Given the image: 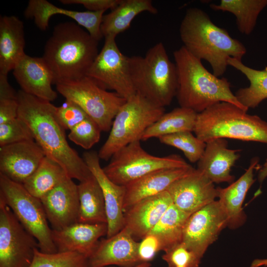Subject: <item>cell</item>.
I'll list each match as a JSON object with an SVG mask.
<instances>
[{
	"label": "cell",
	"mask_w": 267,
	"mask_h": 267,
	"mask_svg": "<svg viewBox=\"0 0 267 267\" xmlns=\"http://www.w3.org/2000/svg\"><path fill=\"white\" fill-rule=\"evenodd\" d=\"M23 22L15 16L0 18V75L7 76L26 54Z\"/></svg>",
	"instance_id": "484cf974"
},
{
	"label": "cell",
	"mask_w": 267,
	"mask_h": 267,
	"mask_svg": "<svg viewBox=\"0 0 267 267\" xmlns=\"http://www.w3.org/2000/svg\"><path fill=\"white\" fill-rule=\"evenodd\" d=\"M29 140H35L32 131L18 117L0 124V146Z\"/></svg>",
	"instance_id": "8d00e7d4"
},
{
	"label": "cell",
	"mask_w": 267,
	"mask_h": 267,
	"mask_svg": "<svg viewBox=\"0 0 267 267\" xmlns=\"http://www.w3.org/2000/svg\"><path fill=\"white\" fill-rule=\"evenodd\" d=\"M228 64L243 74L250 82L248 87L240 88L234 94L243 106L248 109L254 108L267 98V67L261 70L255 69L232 57Z\"/></svg>",
	"instance_id": "f1b7e54d"
},
{
	"label": "cell",
	"mask_w": 267,
	"mask_h": 267,
	"mask_svg": "<svg viewBox=\"0 0 267 267\" xmlns=\"http://www.w3.org/2000/svg\"><path fill=\"white\" fill-rule=\"evenodd\" d=\"M267 6V0H222L219 4L210 5L213 10L234 14L238 30L246 35L253 32L259 14Z\"/></svg>",
	"instance_id": "1f68e13d"
},
{
	"label": "cell",
	"mask_w": 267,
	"mask_h": 267,
	"mask_svg": "<svg viewBox=\"0 0 267 267\" xmlns=\"http://www.w3.org/2000/svg\"><path fill=\"white\" fill-rule=\"evenodd\" d=\"M143 12L155 14L158 10L150 0H121L114 9L103 17L101 31L103 37H116L127 30L133 19Z\"/></svg>",
	"instance_id": "4316f807"
},
{
	"label": "cell",
	"mask_w": 267,
	"mask_h": 267,
	"mask_svg": "<svg viewBox=\"0 0 267 267\" xmlns=\"http://www.w3.org/2000/svg\"><path fill=\"white\" fill-rule=\"evenodd\" d=\"M193 132L205 142L228 138L267 144V122L226 102L217 103L198 113Z\"/></svg>",
	"instance_id": "5b68a950"
},
{
	"label": "cell",
	"mask_w": 267,
	"mask_h": 267,
	"mask_svg": "<svg viewBox=\"0 0 267 267\" xmlns=\"http://www.w3.org/2000/svg\"><path fill=\"white\" fill-rule=\"evenodd\" d=\"M77 186L80 203L78 222L107 223L102 191L93 175L80 182Z\"/></svg>",
	"instance_id": "83f0119b"
},
{
	"label": "cell",
	"mask_w": 267,
	"mask_h": 267,
	"mask_svg": "<svg viewBox=\"0 0 267 267\" xmlns=\"http://www.w3.org/2000/svg\"><path fill=\"white\" fill-rule=\"evenodd\" d=\"M13 75L24 92L50 102L57 98L51 87L53 75L43 57L26 54L13 68Z\"/></svg>",
	"instance_id": "ffe728a7"
},
{
	"label": "cell",
	"mask_w": 267,
	"mask_h": 267,
	"mask_svg": "<svg viewBox=\"0 0 267 267\" xmlns=\"http://www.w3.org/2000/svg\"><path fill=\"white\" fill-rule=\"evenodd\" d=\"M55 85L57 91L80 106L102 131L110 130L115 116L127 100L115 92L102 89L87 76Z\"/></svg>",
	"instance_id": "30bf717a"
},
{
	"label": "cell",
	"mask_w": 267,
	"mask_h": 267,
	"mask_svg": "<svg viewBox=\"0 0 267 267\" xmlns=\"http://www.w3.org/2000/svg\"><path fill=\"white\" fill-rule=\"evenodd\" d=\"M132 82L136 93L165 108L176 96L177 73L164 44L160 42L143 56L129 57Z\"/></svg>",
	"instance_id": "8992f818"
},
{
	"label": "cell",
	"mask_w": 267,
	"mask_h": 267,
	"mask_svg": "<svg viewBox=\"0 0 267 267\" xmlns=\"http://www.w3.org/2000/svg\"><path fill=\"white\" fill-rule=\"evenodd\" d=\"M160 251L157 238L154 235L147 234L139 242L138 256L140 263H149Z\"/></svg>",
	"instance_id": "60d3db41"
},
{
	"label": "cell",
	"mask_w": 267,
	"mask_h": 267,
	"mask_svg": "<svg viewBox=\"0 0 267 267\" xmlns=\"http://www.w3.org/2000/svg\"><path fill=\"white\" fill-rule=\"evenodd\" d=\"M179 31L182 46L197 58L207 61L213 74L218 77L225 72L229 58L241 60L246 53L241 42L215 25L208 15L198 8L187 9Z\"/></svg>",
	"instance_id": "7a4b0ae2"
},
{
	"label": "cell",
	"mask_w": 267,
	"mask_h": 267,
	"mask_svg": "<svg viewBox=\"0 0 267 267\" xmlns=\"http://www.w3.org/2000/svg\"><path fill=\"white\" fill-rule=\"evenodd\" d=\"M206 143L197 169L213 183H231L234 177L230 174L231 169L240 157V150L228 149L225 138H216Z\"/></svg>",
	"instance_id": "cb8c5ba5"
},
{
	"label": "cell",
	"mask_w": 267,
	"mask_h": 267,
	"mask_svg": "<svg viewBox=\"0 0 267 267\" xmlns=\"http://www.w3.org/2000/svg\"><path fill=\"white\" fill-rule=\"evenodd\" d=\"M226 226V214L219 201L215 200L189 216L184 228L182 243L202 258Z\"/></svg>",
	"instance_id": "4fadbf2b"
},
{
	"label": "cell",
	"mask_w": 267,
	"mask_h": 267,
	"mask_svg": "<svg viewBox=\"0 0 267 267\" xmlns=\"http://www.w3.org/2000/svg\"><path fill=\"white\" fill-rule=\"evenodd\" d=\"M267 177V159L264 164L260 167L258 176V179L260 183H262Z\"/></svg>",
	"instance_id": "7bdbcfd3"
},
{
	"label": "cell",
	"mask_w": 267,
	"mask_h": 267,
	"mask_svg": "<svg viewBox=\"0 0 267 267\" xmlns=\"http://www.w3.org/2000/svg\"><path fill=\"white\" fill-rule=\"evenodd\" d=\"M189 165L177 154L164 157L151 155L142 147L140 140H137L116 152L103 170L113 182L125 186L153 172Z\"/></svg>",
	"instance_id": "9c48e42d"
},
{
	"label": "cell",
	"mask_w": 267,
	"mask_h": 267,
	"mask_svg": "<svg viewBox=\"0 0 267 267\" xmlns=\"http://www.w3.org/2000/svg\"><path fill=\"white\" fill-rule=\"evenodd\" d=\"M173 54L177 73L176 97L180 107L199 113L217 103L226 102L248 111L231 91L227 79L209 72L201 60L183 46Z\"/></svg>",
	"instance_id": "277c9868"
},
{
	"label": "cell",
	"mask_w": 267,
	"mask_h": 267,
	"mask_svg": "<svg viewBox=\"0 0 267 267\" xmlns=\"http://www.w3.org/2000/svg\"><path fill=\"white\" fill-rule=\"evenodd\" d=\"M30 267H89L88 259L76 253H45L39 248L35 250Z\"/></svg>",
	"instance_id": "e575fe53"
},
{
	"label": "cell",
	"mask_w": 267,
	"mask_h": 267,
	"mask_svg": "<svg viewBox=\"0 0 267 267\" xmlns=\"http://www.w3.org/2000/svg\"><path fill=\"white\" fill-rule=\"evenodd\" d=\"M197 113L187 108L179 107L165 113L143 133L140 141L181 132H193Z\"/></svg>",
	"instance_id": "f546056e"
},
{
	"label": "cell",
	"mask_w": 267,
	"mask_h": 267,
	"mask_svg": "<svg viewBox=\"0 0 267 267\" xmlns=\"http://www.w3.org/2000/svg\"><path fill=\"white\" fill-rule=\"evenodd\" d=\"M98 41L74 22L56 25L42 56L51 70L54 84L86 76L99 52Z\"/></svg>",
	"instance_id": "3957f363"
},
{
	"label": "cell",
	"mask_w": 267,
	"mask_h": 267,
	"mask_svg": "<svg viewBox=\"0 0 267 267\" xmlns=\"http://www.w3.org/2000/svg\"><path fill=\"white\" fill-rule=\"evenodd\" d=\"M0 197L25 228L38 242L40 250L57 253L44 208L40 199L31 194L23 185L0 174Z\"/></svg>",
	"instance_id": "ba28073f"
},
{
	"label": "cell",
	"mask_w": 267,
	"mask_h": 267,
	"mask_svg": "<svg viewBox=\"0 0 267 267\" xmlns=\"http://www.w3.org/2000/svg\"><path fill=\"white\" fill-rule=\"evenodd\" d=\"M164 113L165 108L137 93L127 99L114 119L109 135L98 153L99 158L107 161L121 148L140 140Z\"/></svg>",
	"instance_id": "52a82bcc"
},
{
	"label": "cell",
	"mask_w": 267,
	"mask_h": 267,
	"mask_svg": "<svg viewBox=\"0 0 267 267\" xmlns=\"http://www.w3.org/2000/svg\"><path fill=\"white\" fill-rule=\"evenodd\" d=\"M267 266V259H256L253 261L250 267H259L260 266Z\"/></svg>",
	"instance_id": "ee69618b"
},
{
	"label": "cell",
	"mask_w": 267,
	"mask_h": 267,
	"mask_svg": "<svg viewBox=\"0 0 267 267\" xmlns=\"http://www.w3.org/2000/svg\"><path fill=\"white\" fill-rule=\"evenodd\" d=\"M64 4H79L83 5L89 11H106L114 9L121 0H60Z\"/></svg>",
	"instance_id": "b9f144b4"
},
{
	"label": "cell",
	"mask_w": 267,
	"mask_h": 267,
	"mask_svg": "<svg viewBox=\"0 0 267 267\" xmlns=\"http://www.w3.org/2000/svg\"><path fill=\"white\" fill-rule=\"evenodd\" d=\"M105 11H78L60 8L46 0H30L24 11L27 18L33 19L41 30H46L51 17L62 14L71 18L84 27L94 39L99 42L103 37L101 25Z\"/></svg>",
	"instance_id": "d6986e66"
},
{
	"label": "cell",
	"mask_w": 267,
	"mask_h": 267,
	"mask_svg": "<svg viewBox=\"0 0 267 267\" xmlns=\"http://www.w3.org/2000/svg\"><path fill=\"white\" fill-rule=\"evenodd\" d=\"M162 143L181 150L191 163L198 162L203 155L206 143L194 136L191 132H181L160 137Z\"/></svg>",
	"instance_id": "836d02e7"
},
{
	"label": "cell",
	"mask_w": 267,
	"mask_h": 267,
	"mask_svg": "<svg viewBox=\"0 0 267 267\" xmlns=\"http://www.w3.org/2000/svg\"><path fill=\"white\" fill-rule=\"evenodd\" d=\"M190 215L173 204L169 207L148 233L157 238L160 251L166 252L182 242L184 228Z\"/></svg>",
	"instance_id": "4dcf8cb0"
},
{
	"label": "cell",
	"mask_w": 267,
	"mask_h": 267,
	"mask_svg": "<svg viewBox=\"0 0 267 267\" xmlns=\"http://www.w3.org/2000/svg\"><path fill=\"white\" fill-rule=\"evenodd\" d=\"M56 115L62 127L70 131L89 117L77 104L67 99L61 106L56 107Z\"/></svg>",
	"instance_id": "f35d334b"
},
{
	"label": "cell",
	"mask_w": 267,
	"mask_h": 267,
	"mask_svg": "<svg viewBox=\"0 0 267 267\" xmlns=\"http://www.w3.org/2000/svg\"><path fill=\"white\" fill-rule=\"evenodd\" d=\"M67 176L57 163L45 156L36 171L23 185L31 194L41 199Z\"/></svg>",
	"instance_id": "d6a6232c"
},
{
	"label": "cell",
	"mask_w": 267,
	"mask_h": 267,
	"mask_svg": "<svg viewBox=\"0 0 267 267\" xmlns=\"http://www.w3.org/2000/svg\"><path fill=\"white\" fill-rule=\"evenodd\" d=\"M37 248L36 238L0 197V267H30Z\"/></svg>",
	"instance_id": "7c38bea8"
},
{
	"label": "cell",
	"mask_w": 267,
	"mask_h": 267,
	"mask_svg": "<svg viewBox=\"0 0 267 267\" xmlns=\"http://www.w3.org/2000/svg\"><path fill=\"white\" fill-rule=\"evenodd\" d=\"M167 191L144 199L124 212V226L135 240L142 239L173 204Z\"/></svg>",
	"instance_id": "7402d4cb"
},
{
	"label": "cell",
	"mask_w": 267,
	"mask_h": 267,
	"mask_svg": "<svg viewBox=\"0 0 267 267\" xmlns=\"http://www.w3.org/2000/svg\"><path fill=\"white\" fill-rule=\"evenodd\" d=\"M72 179L67 176L40 199L52 230H60L78 222V186Z\"/></svg>",
	"instance_id": "9a60e30c"
},
{
	"label": "cell",
	"mask_w": 267,
	"mask_h": 267,
	"mask_svg": "<svg viewBox=\"0 0 267 267\" xmlns=\"http://www.w3.org/2000/svg\"><path fill=\"white\" fill-rule=\"evenodd\" d=\"M45 156L35 140L0 146V174L23 184Z\"/></svg>",
	"instance_id": "2e32d148"
},
{
	"label": "cell",
	"mask_w": 267,
	"mask_h": 267,
	"mask_svg": "<svg viewBox=\"0 0 267 267\" xmlns=\"http://www.w3.org/2000/svg\"></svg>",
	"instance_id": "bcb514c9"
},
{
	"label": "cell",
	"mask_w": 267,
	"mask_h": 267,
	"mask_svg": "<svg viewBox=\"0 0 267 267\" xmlns=\"http://www.w3.org/2000/svg\"><path fill=\"white\" fill-rule=\"evenodd\" d=\"M151 266V264L150 263H139L136 265H135L131 267H150Z\"/></svg>",
	"instance_id": "f6af8a7d"
},
{
	"label": "cell",
	"mask_w": 267,
	"mask_h": 267,
	"mask_svg": "<svg viewBox=\"0 0 267 267\" xmlns=\"http://www.w3.org/2000/svg\"><path fill=\"white\" fill-rule=\"evenodd\" d=\"M107 230V223L78 222L60 230L52 229V238L58 252L76 253L89 259Z\"/></svg>",
	"instance_id": "44dd1931"
},
{
	"label": "cell",
	"mask_w": 267,
	"mask_h": 267,
	"mask_svg": "<svg viewBox=\"0 0 267 267\" xmlns=\"http://www.w3.org/2000/svg\"><path fill=\"white\" fill-rule=\"evenodd\" d=\"M194 168L187 166L164 169L153 172L125 185L124 212L135 203L167 191L177 179L189 174Z\"/></svg>",
	"instance_id": "603a6c76"
},
{
	"label": "cell",
	"mask_w": 267,
	"mask_h": 267,
	"mask_svg": "<svg viewBox=\"0 0 267 267\" xmlns=\"http://www.w3.org/2000/svg\"><path fill=\"white\" fill-rule=\"evenodd\" d=\"M139 242L124 227L114 235L100 240L88 259L89 267H106L117 265L131 267L140 263L138 249Z\"/></svg>",
	"instance_id": "e0dca14e"
},
{
	"label": "cell",
	"mask_w": 267,
	"mask_h": 267,
	"mask_svg": "<svg viewBox=\"0 0 267 267\" xmlns=\"http://www.w3.org/2000/svg\"><path fill=\"white\" fill-rule=\"evenodd\" d=\"M17 96L18 117L28 125L45 156L57 163L72 179L81 182L92 176L83 158L69 145L65 130L56 117L57 107L22 90Z\"/></svg>",
	"instance_id": "6da1fadb"
},
{
	"label": "cell",
	"mask_w": 267,
	"mask_h": 267,
	"mask_svg": "<svg viewBox=\"0 0 267 267\" xmlns=\"http://www.w3.org/2000/svg\"><path fill=\"white\" fill-rule=\"evenodd\" d=\"M104 38V45L86 76L102 89L112 90L127 100L136 94L129 57L120 50L115 37Z\"/></svg>",
	"instance_id": "8fae6325"
},
{
	"label": "cell",
	"mask_w": 267,
	"mask_h": 267,
	"mask_svg": "<svg viewBox=\"0 0 267 267\" xmlns=\"http://www.w3.org/2000/svg\"><path fill=\"white\" fill-rule=\"evenodd\" d=\"M162 259L168 267H198L201 258L181 242L165 252Z\"/></svg>",
	"instance_id": "74e56055"
},
{
	"label": "cell",
	"mask_w": 267,
	"mask_h": 267,
	"mask_svg": "<svg viewBox=\"0 0 267 267\" xmlns=\"http://www.w3.org/2000/svg\"><path fill=\"white\" fill-rule=\"evenodd\" d=\"M17 93L0 95V124L18 117Z\"/></svg>",
	"instance_id": "ab89813d"
},
{
	"label": "cell",
	"mask_w": 267,
	"mask_h": 267,
	"mask_svg": "<svg viewBox=\"0 0 267 267\" xmlns=\"http://www.w3.org/2000/svg\"><path fill=\"white\" fill-rule=\"evenodd\" d=\"M260 168L258 158H254L248 168L237 180L225 188L217 187L218 201L226 214L230 229H236L245 222L246 217L242 205L248 191L255 182L254 171Z\"/></svg>",
	"instance_id": "d4e9b609"
},
{
	"label": "cell",
	"mask_w": 267,
	"mask_h": 267,
	"mask_svg": "<svg viewBox=\"0 0 267 267\" xmlns=\"http://www.w3.org/2000/svg\"><path fill=\"white\" fill-rule=\"evenodd\" d=\"M83 158L102 191L107 219L106 237L108 238L124 226L125 186L113 182L108 178L100 166L98 153L94 151L85 152Z\"/></svg>",
	"instance_id": "ac0fdd59"
},
{
	"label": "cell",
	"mask_w": 267,
	"mask_h": 267,
	"mask_svg": "<svg viewBox=\"0 0 267 267\" xmlns=\"http://www.w3.org/2000/svg\"><path fill=\"white\" fill-rule=\"evenodd\" d=\"M101 130L91 118L88 117L70 130L69 139L85 149H89L97 143Z\"/></svg>",
	"instance_id": "d590c367"
},
{
	"label": "cell",
	"mask_w": 267,
	"mask_h": 267,
	"mask_svg": "<svg viewBox=\"0 0 267 267\" xmlns=\"http://www.w3.org/2000/svg\"><path fill=\"white\" fill-rule=\"evenodd\" d=\"M167 191L173 204L190 215L215 201L218 196L214 183L197 169L176 180Z\"/></svg>",
	"instance_id": "5bb4252c"
}]
</instances>
